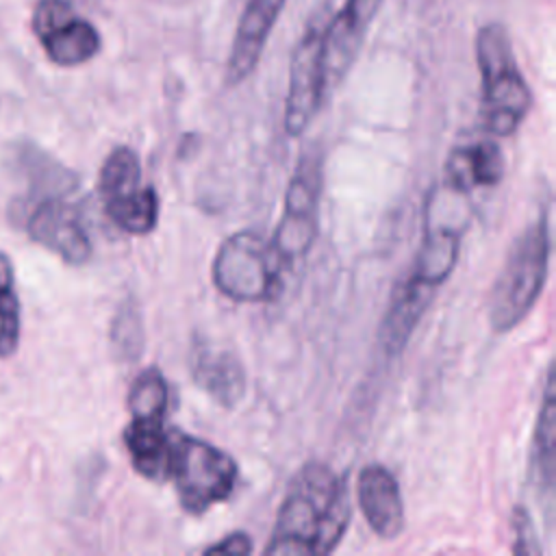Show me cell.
I'll return each instance as SVG.
<instances>
[{
    "mask_svg": "<svg viewBox=\"0 0 556 556\" xmlns=\"http://www.w3.org/2000/svg\"><path fill=\"white\" fill-rule=\"evenodd\" d=\"M356 500L371 532L391 541L404 530V502L395 476L378 463L361 469L356 480Z\"/></svg>",
    "mask_w": 556,
    "mask_h": 556,
    "instance_id": "cell-13",
    "label": "cell"
},
{
    "mask_svg": "<svg viewBox=\"0 0 556 556\" xmlns=\"http://www.w3.org/2000/svg\"><path fill=\"white\" fill-rule=\"evenodd\" d=\"M100 200L109 219L128 235H148L159 222V195L150 185H141L139 156L128 146L113 148L98 178Z\"/></svg>",
    "mask_w": 556,
    "mask_h": 556,
    "instance_id": "cell-6",
    "label": "cell"
},
{
    "mask_svg": "<svg viewBox=\"0 0 556 556\" xmlns=\"http://www.w3.org/2000/svg\"><path fill=\"white\" fill-rule=\"evenodd\" d=\"M324 33L326 22L313 17L293 50L285 98V132L289 137L306 132L330 91L324 67Z\"/></svg>",
    "mask_w": 556,
    "mask_h": 556,
    "instance_id": "cell-8",
    "label": "cell"
},
{
    "mask_svg": "<svg viewBox=\"0 0 556 556\" xmlns=\"http://www.w3.org/2000/svg\"><path fill=\"white\" fill-rule=\"evenodd\" d=\"M176 428L165 426V417L161 419H141L130 417L128 426L122 432L126 452L130 463L139 476L152 482L169 480V465L174 452Z\"/></svg>",
    "mask_w": 556,
    "mask_h": 556,
    "instance_id": "cell-15",
    "label": "cell"
},
{
    "mask_svg": "<svg viewBox=\"0 0 556 556\" xmlns=\"http://www.w3.org/2000/svg\"><path fill=\"white\" fill-rule=\"evenodd\" d=\"M504 176V156L493 139L456 146L445 161V182L456 193L495 187Z\"/></svg>",
    "mask_w": 556,
    "mask_h": 556,
    "instance_id": "cell-17",
    "label": "cell"
},
{
    "mask_svg": "<svg viewBox=\"0 0 556 556\" xmlns=\"http://www.w3.org/2000/svg\"><path fill=\"white\" fill-rule=\"evenodd\" d=\"M287 0H248L237 22L224 80L228 87L243 83L258 65L265 43L280 17Z\"/></svg>",
    "mask_w": 556,
    "mask_h": 556,
    "instance_id": "cell-12",
    "label": "cell"
},
{
    "mask_svg": "<svg viewBox=\"0 0 556 556\" xmlns=\"http://www.w3.org/2000/svg\"><path fill=\"white\" fill-rule=\"evenodd\" d=\"M26 235L70 265H85L91 258V239L78 208L65 195L24 198Z\"/></svg>",
    "mask_w": 556,
    "mask_h": 556,
    "instance_id": "cell-9",
    "label": "cell"
},
{
    "mask_svg": "<svg viewBox=\"0 0 556 556\" xmlns=\"http://www.w3.org/2000/svg\"><path fill=\"white\" fill-rule=\"evenodd\" d=\"M33 33L46 56L61 67L83 65L102 48L98 28L67 0H39L33 11Z\"/></svg>",
    "mask_w": 556,
    "mask_h": 556,
    "instance_id": "cell-10",
    "label": "cell"
},
{
    "mask_svg": "<svg viewBox=\"0 0 556 556\" xmlns=\"http://www.w3.org/2000/svg\"><path fill=\"white\" fill-rule=\"evenodd\" d=\"M473 50L482 89V128L491 137H510L532 106V91L517 65L506 26L500 22L480 26Z\"/></svg>",
    "mask_w": 556,
    "mask_h": 556,
    "instance_id": "cell-2",
    "label": "cell"
},
{
    "mask_svg": "<svg viewBox=\"0 0 556 556\" xmlns=\"http://www.w3.org/2000/svg\"><path fill=\"white\" fill-rule=\"evenodd\" d=\"M380 4L382 0H345L343 7L326 22L324 67L328 89L337 87L350 72Z\"/></svg>",
    "mask_w": 556,
    "mask_h": 556,
    "instance_id": "cell-11",
    "label": "cell"
},
{
    "mask_svg": "<svg viewBox=\"0 0 556 556\" xmlns=\"http://www.w3.org/2000/svg\"><path fill=\"white\" fill-rule=\"evenodd\" d=\"M285 269L269 239L256 230H237L217 248L211 276L222 295L256 304L278 298Z\"/></svg>",
    "mask_w": 556,
    "mask_h": 556,
    "instance_id": "cell-4",
    "label": "cell"
},
{
    "mask_svg": "<svg viewBox=\"0 0 556 556\" xmlns=\"http://www.w3.org/2000/svg\"><path fill=\"white\" fill-rule=\"evenodd\" d=\"M254 545L245 532H230L217 543L204 547V554H232V556H248L252 554Z\"/></svg>",
    "mask_w": 556,
    "mask_h": 556,
    "instance_id": "cell-24",
    "label": "cell"
},
{
    "mask_svg": "<svg viewBox=\"0 0 556 556\" xmlns=\"http://www.w3.org/2000/svg\"><path fill=\"white\" fill-rule=\"evenodd\" d=\"M111 345L124 361H132L141 354L143 328L139 308L132 302H124L111 326Z\"/></svg>",
    "mask_w": 556,
    "mask_h": 556,
    "instance_id": "cell-22",
    "label": "cell"
},
{
    "mask_svg": "<svg viewBox=\"0 0 556 556\" xmlns=\"http://www.w3.org/2000/svg\"><path fill=\"white\" fill-rule=\"evenodd\" d=\"M352 504L345 473L321 460H308L293 476L276 515L265 554L324 556L343 539Z\"/></svg>",
    "mask_w": 556,
    "mask_h": 556,
    "instance_id": "cell-1",
    "label": "cell"
},
{
    "mask_svg": "<svg viewBox=\"0 0 556 556\" xmlns=\"http://www.w3.org/2000/svg\"><path fill=\"white\" fill-rule=\"evenodd\" d=\"M239 478L237 460L213 443L176 432L169 480L174 482L180 508L187 515H204L219 502H226Z\"/></svg>",
    "mask_w": 556,
    "mask_h": 556,
    "instance_id": "cell-5",
    "label": "cell"
},
{
    "mask_svg": "<svg viewBox=\"0 0 556 556\" xmlns=\"http://www.w3.org/2000/svg\"><path fill=\"white\" fill-rule=\"evenodd\" d=\"M128 413L141 419H161L169 406V384L159 367H146L137 374L128 391Z\"/></svg>",
    "mask_w": 556,
    "mask_h": 556,
    "instance_id": "cell-20",
    "label": "cell"
},
{
    "mask_svg": "<svg viewBox=\"0 0 556 556\" xmlns=\"http://www.w3.org/2000/svg\"><path fill=\"white\" fill-rule=\"evenodd\" d=\"M324 182V156L317 148L302 152L285 193L282 215L269 239L282 263L289 267L315 243L319 198Z\"/></svg>",
    "mask_w": 556,
    "mask_h": 556,
    "instance_id": "cell-7",
    "label": "cell"
},
{
    "mask_svg": "<svg viewBox=\"0 0 556 556\" xmlns=\"http://www.w3.org/2000/svg\"><path fill=\"white\" fill-rule=\"evenodd\" d=\"M191 376L195 384L219 406L232 408L245 393V369L239 356L228 348L195 343L191 352Z\"/></svg>",
    "mask_w": 556,
    "mask_h": 556,
    "instance_id": "cell-14",
    "label": "cell"
},
{
    "mask_svg": "<svg viewBox=\"0 0 556 556\" xmlns=\"http://www.w3.org/2000/svg\"><path fill=\"white\" fill-rule=\"evenodd\" d=\"M22 317L15 291V271L11 258L0 250V358H9L20 343Z\"/></svg>",
    "mask_w": 556,
    "mask_h": 556,
    "instance_id": "cell-21",
    "label": "cell"
},
{
    "mask_svg": "<svg viewBox=\"0 0 556 556\" xmlns=\"http://www.w3.org/2000/svg\"><path fill=\"white\" fill-rule=\"evenodd\" d=\"M554 443H556V395H554V367L547 365L543 397L539 408V419L532 439V476L541 493H545L547 504L554 491ZM552 506V504H549Z\"/></svg>",
    "mask_w": 556,
    "mask_h": 556,
    "instance_id": "cell-19",
    "label": "cell"
},
{
    "mask_svg": "<svg viewBox=\"0 0 556 556\" xmlns=\"http://www.w3.org/2000/svg\"><path fill=\"white\" fill-rule=\"evenodd\" d=\"M549 252L552 243L547 215H539L515 239L493 282L489 324L495 332H510L528 317L545 287Z\"/></svg>",
    "mask_w": 556,
    "mask_h": 556,
    "instance_id": "cell-3",
    "label": "cell"
},
{
    "mask_svg": "<svg viewBox=\"0 0 556 556\" xmlns=\"http://www.w3.org/2000/svg\"><path fill=\"white\" fill-rule=\"evenodd\" d=\"M434 291L437 289L415 280L408 274L404 276L402 282L395 285L387 313L380 324V332H378L380 348L384 354L395 356L406 348L413 330L417 328L424 313L428 311L434 298Z\"/></svg>",
    "mask_w": 556,
    "mask_h": 556,
    "instance_id": "cell-16",
    "label": "cell"
},
{
    "mask_svg": "<svg viewBox=\"0 0 556 556\" xmlns=\"http://www.w3.org/2000/svg\"><path fill=\"white\" fill-rule=\"evenodd\" d=\"M460 237L463 228L428 224L408 276L432 289H439L450 278L458 263Z\"/></svg>",
    "mask_w": 556,
    "mask_h": 556,
    "instance_id": "cell-18",
    "label": "cell"
},
{
    "mask_svg": "<svg viewBox=\"0 0 556 556\" xmlns=\"http://www.w3.org/2000/svg\"><path fill=\"white\" fill-rule=\"evenodd\" d=\"M513 534H515V554H541L536 528L532 521V515L528 513L526 506H517L513 510Z\"/></svg>",
    "mask_w": 556,
    "mask_h": 556,
    "instance_id": "cell-23",
    "label": "cell"
}]
</instances>
